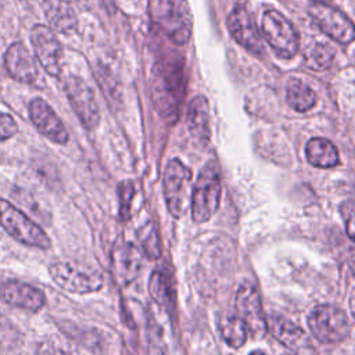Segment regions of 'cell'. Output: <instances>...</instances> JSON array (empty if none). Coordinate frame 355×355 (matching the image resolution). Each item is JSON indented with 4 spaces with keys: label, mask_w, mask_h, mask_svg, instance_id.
Wrapping results in <instances>:
<instances>
[{
    "label": "cell",
    "mask_w": 355,
    "mask_h": 355,
    "mask_svg": "<svg viewBox=\"0 0 355 355\" xmlns=\"http://www.w3.org/2000/svg\"><path fill=\"white\" fill-rule=\"evenodd\" d=\"M44 14L53 28L61 33H71L76 28V15L65 0H44Z\"/></svg>",
    "instance_id": "d6986e66"
},
{
    "label": "cell",
    "mask_w": 355,
    "mask_h": 355,
    "mask_svg": "<svg viewBox=\"0 0 355 355\" xmlns=\"http://www.w3.org/2000/svg\"><path fill=\"white\" fill-rule=\"evenodd\" d=\"M137 237L140 240V244L146 252L147 257L150 258H158L161 254V247H159V237L158 233L151 222H147L144 226H141L137 232Z\"/></svg>",
    "instance_id": "d4e9b609"
},
{
    "label": "cell",
    "mask_w": 355,
    "mask_h": 355,
    "mask_svg": "<svg viewBox=\"0 0 355 355\" xmlns=\"http://www.w3.org/2000/svg\"><path fill=\"white\" fill-rule=\"evenodd\" d=\"M119 193H121V198L123 200V204L121 207V212L126 214L129 211V204H130V198L133 196V187L130 182H125L121 184L119 187Z\"/></svg>",
    "instance_id": "83f0119b"
},
{
    "label": "cell",
    "mask_w": 355,
    "mask_h": 355,
    "mask_svg": "<svg viewBox=\"0 0 355 355\" xmlns=\"http://www.w3.org/2000/svg\"><path fill=\"white\" fill-rule=\"evenodd\" d=\"M262 35L272 49L284 58H291L300 49V36L293 24L279 11L268 10L262 17Z\"/></svg>",
    "instance_id": "5b68a950"
},
{
    "label": "cell",
    "mask_w": 355,
    "mask_h": 355,
    "mask_svg": "<svg viewBox=\"0 0 355 355\" xmlns=\"http://www.w3.org/2000/svg\"><path fill=\"white\" fill-rule=\"evenodd\" d=\"M18 130L17 122L8 114L0 112V143L12 137Z\"/></svg>",
    "instance_id": "4316f807"
},
{
    "label": "cell",
    "mask_w": 355,
    "mask_h": 355,
    "mask_svg": "<svg viewBox=\"0 0 355 355\" xmlns=\"http://www.w3.org/2000/svg\"><path fill=\"white\" fill-rule=\"evenodd\" d=\"M340 212L345 223L347 234L355 241V201L347 200L340 205Z\"/></svg>",
    "instance_id": "484cf974"
},
{
    "label": "cell",
    "mask_w": 355,
    "mask_h": 355,
    "mask_svg": "<svg viewBox=\"0 0 355 355\" xmlns=\"http://www.w3.org/2000/svg\"><path fill=\"white\" fill-rule=\"evenodd\" d=\"M309 15L319 29L338 43L355 40V25L340 10L327 6V3H315L309 7Z\"/></svg>",
    "instance_id": "ba28073f"
},
{
    "label": "cell",
    "mask_w": 355,
    "mask_h": 355,
    "mask_svg": "<svg viewBox=\"0 0 355 355\" xmlns=\"http://www.w3.org/2000/svg\"><path fill=\"white\" fill-rule=\"evenodd\" d=\"M191 171L178 158L168 162L164 171V197L169 212L175 218L184 215L189 204Z\"/></svg>",
    "instance_id": "277c9868"
},
{
    "label": "cell",
    "mask_w": 355,
    "mask_h": 355,
    "mask_svg": "<svg viewBox=\"0 0 355 355\" xmlns=\"http://www.w3.org/2000/svg\"><path fill=\"white\" fill-rule=\"evenodd\" d=\"M0 226L21 244L42 250L51 245L47 233L4 198H0Z\"/></svg>",
    "instance_id": "7a4b0ae2"
},
{
    "label": "cell",
    "mask_w": 355,
    "mask_h": 355,
    "mask_svg": "<svg viewBox=\"0 0 355 355\" xmlns=\"http://www.w3.org/2000/svg\"><path fill=\"white\" fill-rule=\"evenodd\" d=\"M4 302L28 311H39L44 305V294L35 286L21 282H7L0 288Z\"/></svg>",
    "instance_id": "2e32d148"
},
{
    "label": "cell",
    "mask_w": 355,
    "mask_h": 355,
    "mask_svg": "<svg viewBox=\"0 0 355 355\" xmlns=\"http://www.w3.org/2000/svg\"><path fill=\"white\" fill-rule=\"evenodd\" d=\"M266 327L279 343H282L291 351L301 352L311 349L309 340L305 336L304 330L300 329L287 318L273 313L266 319Z\"/></svg>",
    "instance_id": "9a60e30c"
},
{
    "label": "cell",
    "mask_w": 355,
    "mask_h": 355,
    "mask_svg": "<svg viewBox=\"0 0 355 355\" xmlns=\"http://www.w3.org/2000/svg\"><path fill=\"white\" fill-rule=\"evenodd\" d=\"M286 97H287L288 105L300 112L308 111L316 103L315 92L306 83L295 78L287 83Z\"/></svg>",
    "instance_id": "44dd1931"
},
{
    "label": "cell",
    "mask_w": 355,
    "mask_h": 355,
    "mask_svg": "<svg viewBox=\"0 0 355 355\" xmlns=\"http://www.w3.org/2000/svg\"><path fill=\"white\" fill-rule=\"evenodd\" d=\"M112 261L116 277L123 284L133 282L143 266V255L132 243H122L116 245Z\"/></svg>",
    "instance_id": "e0dca14e"
},
{
    "label": "cell",
    "mask_w": 355,
    "mask_h": 355,
    "mask_svg": "<svg viewBox=\"0 0 355 355\" xmlns=\"http://www.w3.org/2000/svg\"><path fill=\"white\" fill-rule=\"evenodd\" d=\"M158 21L172 42L183 44L190 39L193 18L187 0H159Z\"/></svg>",
    "instance_id": "52a82bcc"
},
{
    "label": "cell",
    "mask_w": 355,
    "mask_h": 355,
    "mask_svg": "<svg viewBox=\"0 0 355 355\" xmlns=\"http://www.w3.org/2000/svg\"><path fill=\"white\" fill-rule=\"evenodd\" d=\"M349 308H351L352 316L355 318V288H354V291L351 294V298H349Z\"/></svg>",
    "instance_id": "f1b7e54d"
},
{
    "label": "cell",
    "mask_w": 355,
    "mask_h": 355,
    "mask_svg": "<svg viewBox=\"0 0 355 355\" xmlns=\"http://www.w3.org/2000/svg\"><path fill=\"white\" fill-rule=\"evenodd\" d=\"M334 49L330 46V44H326V43H313L308 51H306V55H305V61H306V65L311 68V69H316V71H322V69H326L333 58H334Z\"/></svg>",
    "instance_id": "cb8c5ba5"
},
{
    "label": "cell",
    "mask_w": 355,
    "mask_h": 355,
    "mask_svg": "<svg viewBox=\"0 0 355 355\" xmlns=\"http://www.w3.org/2000/svg\"><path fill=\"white\" fill-rule=\"evenodd\" d=\"M187 126L196 140L201 143L209 140V104L204 96H197L191 100L187 110Z\"/></svg>",
    "instance_id": "ac0fdd59"
},
{
    "label": "cell",
    "mask_w": 355,
    "mask_h": 355,
    "mask_svg": "<svg viewBox=\"0 0 355 355\" xmlns=\"http://www.w3.org/2000/svg\"><path fill=\"white\" fill-rule=\"evenodd\" d=\"M28 111L32 123L43 136L58 144L68 141V132L64 123L43 98H33L29 103Z\"/></svg>",
    "instance_id": "7c38bea8"
},
{
    "label": "cell",
    "mask_w": 355,
    "mask_h": 355,
    "mask_svg": "<svg viewBox=\"0 0 355 355\" xmlns=\"http://www.w3.org/2000/svg\"><path fill=\"white\" fill-rule=\"evenodd\" d=\"M308 327L320 343L336 344L348 336L351 323L341 308L331 304H320L312 308L308 316Z\"/></svg>",
    "instance_id": "3957f363"
},
{
    "label": "cell",
    "mask_w": 355,
    "mask_h": 355,
    "mask_svg": "<svg viewBox=\"0 0 355 355\" xmlns=\"http://www.w3.org/2000/svg\"><path fill=\"white\" fill-rule=\"evenodd\" d=\"M4 67L12 79L22 83H32L39 75L33 55L22 43H14L7 49Z\"/></svg>",
    "instance_id": "5bb4252c"
},
{
    "label": "cell",
    "mask_w": 355,
    "mask_h": 355,
    "mask_svg": "<svg viewBox=\"0 0 355 355\" xmlns=\"http://www.w3.org/2000/svg\"><path fill=\"white\" fill-rule=\"evenodd\" d=\"M64 90L71 107L83 126L87 129H94L100 121V112L93 90L76 76H69L65 80Z\"/></svg>",
    "instance_id": "30bf717a"
},
{
    "label": "cell",
    "mask_w": 355,
    "mask_h": 355,
    "mask_svg": "<svg viewBox=\"0 0 355 355\" xmlns=\"http://www.w3.org/2000/svg\"><path fill=\"white\" fill-rule=\"evenodd\" d=\"M220 173L215 161L207 162L196 182L191 194V218L197 223L207 222L212 218L219 207L220 200Z\"/></svg>",
    "instance_id": "6da1fadb"
},
{
    "label": "cell",
    "mask_w": 355,
    "mask_h": 355,
    "mask_svg": "<svg viewBox=\"0 0 355 355\" xmlns=\"http://www.w3.org/2000/svg\"><path fill=\"white\" fill-rule=\"evenodd\" d=\"M31 42L35 55L46 72L51 76H58L61 72L62 47L53 31L44 25H36L31 32Z\"/></svg>",
    "instance_id": "8fae6325"
},
{
    "label": "cell",
    "mask_w": 355,
    "mask_h": 355,
    "mask_svg": "<svg viewBox=\"0 0 355 355\" xmlns=\"http://www.w3.org/2000/svg\"><path fill=\"white\" fill-rule=\"evenodd\" d=\"M236 308L239 318L245 323L248 334L252 338H262L268 330L266 318L262 311V301L257 287L251 283H244L236 294Z\"/></svg>",
    "instance_id": "9c48e42d"
},
{
    "label": "cell",
    "mask_w": 355,
    "mask_h": 355,
    "mask_svg": "<svg viewBox=\"0 0 355 355\" xmlns=\"http://www.w3.org/2000/svg\"><path fill=\"white\" fill-rule=\"evenodd\" d=\"M49 273L57 286L69 293L89 294L103 287L101 273L72 262H55L50 266Z\"/></svg>",
    "instance_id": "8992f818"
},
{
    "label": "cell",
    "mask_w": 355,
    "mask_h": 355,
    "mask_svg": "<svg viewBox=\"0 0 355 355\" xmlns=\"http://www.w3.org/2000/svg\"><path fill=\"white\" fill-rule=\"evenodd\" d=\"M220 334L232 348H240L248 337V330L239 315H226L220 320Z\"/></svg>",
    "instance_id": "603a6c76"
},
{
    "label": "cell",
    "mask_w": 355,
    "mask_h": 355,
    "mask_svg": "<svg viewBox=\"0 0 355 355\" xmlns=\"http://www.w3.org/2000/svg\"><path fill=\"white\" fill-rule=\"evenodd\" d=\"M315 3H329L330 0H313Z\"/></svg>",
    "instance_id": "f546056e"
},
{
    "label": "cell",
    "mask_w": 355,
    "mask_h": 355,
    "mask_svg": "<svg viewBox=\"0 0 355 355\" xmlns=\"http://www.w3.org/2000/svg\"><path fill=\"white\" fill-rule=\"evenodd\" d=\"M227 28L233 39L245 50L254 54H261L263 51L262 37L251 15L243 6H236L232 10L227 17Z\"/></svg>",
    "instance_id": "4fadbf2b"
},
{
    "label": "cell",
    "mask_w": 355,
    "mask_h": 355,
    "mask_svg": "<svg viewBox=\"0 0 355 355\" xmlns=\"http://www.w3.org/2000/svg\"><path fill=\"white\" fill-rule=\"evenodd\" d=\"M305 155L311 165L319 168H331L340 162L338 151L330 140L315 137L305 146Z\"/></svg>",
    "instance_id": "ffe728a7"
},
{
    "label": "cell",
    "mask_w": 355,
    "mask_h": 355,
    "mask_svg": "<svg viewBox=\"0 0 355 355\" xmlns=\"http://www.w3.org/2000/svg\"><path fill=\"white\" fill-rule=\"evenodd\" d=\"M148 287H150V293H151L153 298L161 306H164L168 312L173 311V308H175V298H173V290H172L171 279H169L168 275H165L161 270H155L151 275Z\"/></svg>",
    "instance_id": "7402d4cb"
}]
</instances>
